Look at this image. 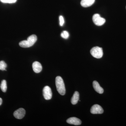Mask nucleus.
Instances as JSON below:
<instances>
[{"label":"nucleus","mask_w":126,"mask_h":126,"mask_svg":"<svg viewBox=\"0 0 126 126\" xmlns=\"http://www.w3.org/2000/svg\"><path fill=\"white\" fill-rule=\"evenodd\" d=\"M90 53L94 57L97 59L101 58L103 54L102 48L99 47L93 48L90 50Z\"/></svg>","instance_id":"obj_3"},{"label":"nucleus","mask_w":126,"mask_h":126,"mask_svg":"<svg viewBox=\"0 0 126 126\" xmlns=\"http://www.w3.org/2000/svg\"><path fill=\"white\" fill-rule=\"evenodd\" d=\"M0 87L2 92H6L7 90V87L6 81L5 80H3L1 81Z\"/></svg>","instance_id":"obj_13"},{"label":"nucleus","mask_w":126,"mask_h":126,"mask_svg":"<svg viewBox=\"0 0 126 126\" xmlns=\"http://www.w3.org/2000/svg\"><path fill=\"white\" fill-rule=\"evenodd\" d=\"M79 99V94L78 92L76 91L74 93L73 97H72L71 100V103L73 105L76 104L78 102Z\"/></svg>","instance_id":"obj_12"},{"label":"nucleus","mask_w":126,"mask_h":126,"mask_svg":"<svg viewBox=\"0 0 126 126\" xmlns=\"http://www.w3.org/2000/svg\"><path fill=\"white\" fill-rule=\"evenodd\" d=\"M2 99L1 98H0V106L2 104Z\"/></svg>","instance_id":"obj_18"},{"label":"nucleus","mask_w":126,"mask_h":126,"mask_svg":"<svg viewBox=\"0 0 126 126\" xmlns=\"http://www.w3.org/2000/svg\"><path fill=\"white\" fill-rule=\"evenodd\" d=\"M7 67V64L3 61H0V70H6V68Z\"/></svg>","instance_id":"obj_14"},{"label":"nucleus","mask_w":126,"mask_h":126,"mask_svg":"<svg viewBox=\"0 0 126 126\" xmlns=\"http://www.w3.org/2000/svg\"><path fill=\"white\" fill-rule=\"evenodd\" d=\"M25 110L24 109L19 108L15 111L14 113V117L16 119H22L25 115Z\"/></svg>","instance_id":"obj_7"},{"label":"nucleus","mask_w":126,"mask_h":126,"mask_svg":"<svg viewBox=\"0 0 126 126\" xmlns=\"http://www.w3.org/2000/svg\"><path fill=\"white\" fill-rule=\"evenodd\" d=\"M90 112L93 114H102L104 110L101 106L98 104H94L91 108Z\"/></svg>","instance_id":"obj_6"},{"label":"nucleus","mask_w":126,"mask_h":126,"mask_svg":"<svg viewBox=\"0 0 126 126\" xmlns=\"http://www.w3.org/2000/svg\"><path fill=\"white\" fill-rule=\"evenodd\" d=\"M43 95L45 99L46 100L51 99L52 93L51 88L49 86H46L44 87L43 90Z\"/></svg>","instance_id":"obj_5"},{"label":"nucleus","mask_w":126,"mask_h":126,"mask_svg":"<svg viewBox=\"0 0 126 126\" xmlns=\"http://www.w3.org/2000/svg\"><path fill=\"white\" fill-rule=\"evenodd\" d=\"M66 121L68 124H73L75 126L81 125L82 123L80 119L75 117L70 118L67 119Z\"/></svg>","instance_id":"obj_8"},{"label":"nucleus","mask_w":126,"mask_h":126,"mask_svg":"<svg viewBox=\"0 0 126 126\" xmlns=\"http://www.w3.org/2000/svg\"><path fill=\"white\" fill-rule=\"evenodd\" d=\"M61 36L63 38L68 39L69 37V35L68 32L67 31H63L61 33Z\"/></svg>","instance_id":"obj_15"},{"label":"nucleus","mask_w":126,"mask_h":126,"mask_svg":"<svg viewBox=\"0 0 126 126\" xmlns=\"http://www.w3.org/2000/svg\"><path fill=\"white\" fill-rule=\"evenodd\" d=\"M56 84L57 91L59 93L62 95H64L65 93V89L63 80L61 77L58 76L55 79Z\"/></svg>","instance_id":"obj_2"},{"label":"nucleus","mask_w":126,"mask_h":126,"mask_svg":"<svg viewBox=\"0 0 126 126\" xmlns=\"http://www.w3.org/2000/svg\"><path fill=\"white\" fill-rule=\"evenodd\" d=\"M93 20L96 25L101 26L106 22V20L104 18H102L99 14H95L93 16Z\"/></svg>","instance_id":"obj_4"},{"label":"nucleus","mask_w":126,"mask_h":126,"mask_svg":"<svg viewBox=\"0 0 126 126\" xmlns=\"http://www.w3.org/2000/svg\"><path fill=\"white\" fill-rule=\"evenodd\" d=\"M1 2L4 3H14L17 1V0H0Z\"/></svg>","instance_id":"obj_16"},{"label":"nucleus","mask_w":126,"mask_h":126,"mask_svg":"<svg viewBox=\"0 0 126 126\" xmlns=\"http://www.w3.org/2000/svg\"><path fill=\"white\" fill-rule=\"evenodd\" d=\"M37 36L33 34L29 36L27 40L22 41L19 43V45L23 48H29L33 45L37 41Z\"/></svg>","instance_id":"obj_1"},{"label":"nucleus","mask_w":126,"mask_h":126,"mask_svg":"<svg viewBox=\"0 0 126 126\" xmlns=\"http://www.w3.org/2000/svg\"></svg>","instance_id":"obj_19"},{"label":"nucleus","mask_w":126,"mask_h":126,"mask_svg":"<svg viewBox=\"0 0 126 126\" xmlns=\"http://www.w3.org/2000/svg\"><path fill=\"white\" fill-rule=\"evenodd\" d=\"M60 25L61 26H63L64 23V19L63 16H59Z\"/></svg>","instance_id":"obj_17"},{"label":"nucleus","mask_w":126,"mask_h":126,"mask_svg":"<svg viewBox=\"0 0 126 126\" xmlns=\"http://www.w3.org/2000/svg\"><path fill=\"white\" fill-rule=\"evenodd\" d=\"M93 86L94 90L98 93L102 94L103 93L104 90L103 88L99 85V84L97 81H94L93 82Z\"/></svg>","instance_id":"obj_10"},{"label":"nucleus","mask_w":126,"mask_h":126,"mask_svg":"<svg viewBox=\"0 0 126 126\" xmlns=\"http://www.w3.org/2000/svg\"><path fill=\"white\" fill-rule=\"evenodd\" d=\"M32 68L34 72L36 73H40L42 70V65L38 61H35L33 63Z\"/></svg>","instance_id":"obj_9"},{"label":"nucleus","mask_w":126,"mask_h":126,"mask_svg":"<svg viewBox=\"0 0 126 126\" xmlns=\"http://www.w3.org/2000/svg\"><path fill=\"white\" fill-rule=\"evenodd\" d=\"M95 2V0H82L81 5L84 7H87L91 6Z\"/></svg>","instance_id":"obj_11"}]
</instances>
